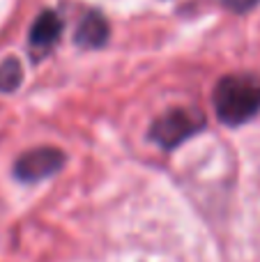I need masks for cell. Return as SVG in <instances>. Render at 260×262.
I'll return each mask as SVG.
<instances>
[{
  "mask_svg": "<svg viewBox=\"0 0 260 262\" xmlns=\"http://www.w3.org/2000/svg\"><path fill=\"white\" fill-rule=\"evenodd\" d=\"M23 81V67L16 58L0 62V92H14Z\"/></svg>",
  "mask_w": 260,
  "mask_h": 262,
  "instance_id": "8992f818",
  "label": "cell"
},
{
  "mask_svg": "<svg viewBox=\"0 0 260 262\" xmlns=\"http://www.w3.org/2000/svg\"><path fill=\"white\" fill-rule=\"evenodd\" d=\"M62 35V18L53 9H44L39 16L32 21L30 28V51L35 58H41L55 46V41Z\"/></svg>",
  "mask_w": 260,
  "mask_h": 262,
  "instance_id": "277c9868",
  "label": "cell"
},
{
  "mask_svg": "<svg viewBox=\"0 0 260 262\" xmlns=\"http://www.w3.org/2000/svg\"><path fill=\"white\" fill-rule=\"evenodd\" d=\"M230 12H237V14H244V12H251L253 7L260 3V0H221Z\"/></svg>",
  "mask_w": 260,
  "mask_h": 262,
  "instance_id": "52a82bcc",
  "label": "cell"
},
{
  "mask_svg": "<svg viewBox=\"0 0 260 262\" xmlns=\"http://www.w3.org/2000/svg\"><path fill=\"white\" fill-rule=\"evenodd\" d=\"M205 127V115L196 108H170L150 127V140L161 149H175Z\"/></svg>",
  "mask_w": 260,
  "mask_h": 262,
  "instance_id": "7a4b0ae2",
  "label": "cell"
},
{
  "mask_svg": "<svg viewBox=\"0 0 260 262\" xmlns=\"http://www.w3.org/2000/svg\"><path fill=\"white\" fill-rule=\"evenodd\" d=\"M111 37V26L101 12H88L81 18L76 32H74V44L81 49H101Z\"/></svg>",
  "mask_w": 260,
  "mask_h": 262,
  "instance_id": "5b68a950",
  "label": "cell"
},
{
  "mask_svg": "<svg viewBox=\"0 0 260 262\" xmlns=\"http://www.w3.org/2000/svg\"><path fill=\"white\" fill-rule=\"evenodd\" d=\"M219 122L228 127L247 124L260 113V74H228L219 78L212 95Z\"/></svg>",
  "mask_w": 260,
  "mask_h": 262,
  "instance_id": "6da1fadb",
  "label": "cell"
},
{
  "mask_svg": "<svg viewBox=\"0 0 260 262\" xmlns=\"http://www.w3.org/2000/svg\"><path fill=\"white\" fill-rule=\"evenodd\" d=\"M64 166V152L58 147H35L23 152L14 163V175L21 182H39L55 175Z\"/></svg>",
  "mask_w": 260,
  "mask_h": 262,
  "instance_id": "3957f363",
  "label": "cell"
}]
</instances>
